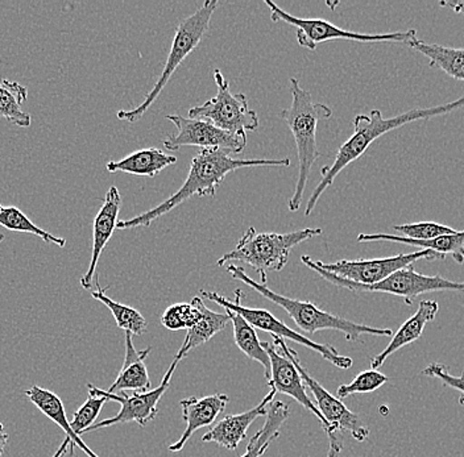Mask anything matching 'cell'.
Masks as SVG:
<instances>
[{
	"instance_id": "35",
	"label": "cell",
	"mask_w": 464,
	"mask_h": 457,
	"mask_svg": "<svg viewBox=\"0 0 464 457\" xmlns=\"http://www.w3.org/2000/svg\"><path fill=\"white\" fill-rule=\"evenodd\" d=\"M422 375L437 378V380H440L445 386L452 387V389L462 393L459 398V404L464 406V373L462 376H454L449 372V368L445 364L431 363L422 370Z\"/></svg>"
},
{
	"instance_id": "6",
	"label": "cell",
	"mask_w": 464,
	"mask_h": 457,
	"mask_svg": "<svg viewBox=\"0 0 464 457\" xmlns=\"http://www.w3.org/2000/svg\"><path fill=\"white\" fill-rule=\"evenodd\" d=\"M218 5H219V3L217 0H206L201 8L179 23L169 54H168L167 61H165L164 69L160 74L158 82L150 89V91H148L143 102L139 104L138 107L133 109L119 111L116 114L119 120L136 123L144 117L145 112L158 100L162 90L168 85L179 65L187 60L188 54L193 53L194 49L202 42L206 32L210 30L211 17L216 13Z\"/></svg>"
},
{
	"instance_id": "13",
	"label": "cell",
	"mask_w": 464,
	"mask_h": 457,
	"mask_svg": "<svg viewBox=\"0 0 464 457\" xmlns=\"http://www.w3.org/2000/svg\"><path fill=\"white\" fill-rule=\"evenodd\" d=\"M168 120L176 126V135L168 136L164 147L170 152H177L184 147H197L202 149H219L223 152L239 155L246 147V135H234L223 131L213 123L201 119L167 115Z\"/></svg>"
},
{
	"instance_id": "22",
	"label": "cell",
	"mask_w": 464,
	"mask_h": 457,
	"mask_svg": "<svg viewBox=\"0 0 464 457\" xmlns=\"http://www.w3.org/2000/svg\"><path fill=\"white\" fill-rule=\"evenodd\" d=\"M359 243L391 242L400 244L411 245L434 252L435 254L445 259L448 254L454 259L457 264H464V231H457L452 235H443L431 240H411L404 236L388 235V233H361Z\"/></svg>"
},
{
	"instance_id": "23",
	"label": "cell",
	"mask_w": 464,
	"mask_h": 457,
	"mask_svg": "<svg viewBox=\"0 0 464 457\" xmlns=\"http://www.w3.org/2000/svg\"><path fill=\"white\" fill-rule=\"evenodd\" d=\"M177 163V158L168 155L159 148H145L136 150L127 157L106 164L107 172L127 173L139 177L153 178L160 175L165 167Z\"/></svg>"
},
{
	"instance_id": "21",
	"label": "cell",
	"mask_w": 464,
	"mask_h": 457,
	"mask_svg": "<svg viewBox=\"0 0 464 457\" xmlns=\"http://www.w3.org/2000/svg\"><path fill=\"white\" fill-rule=\"evenodd\" d=\"M152 348L136 351L133 346L132 335L126 332V356H124L123 366L116 376L114 384L107 390L112 395L124 392V390H132L133 393H145L150 390V378L148 375L145 358L150 356Z\"/></svg>"
},
{
	"instance_id": "15",
	"label": "cell",
	"mask_w": 464,
	"mask_h": 457,
	"mask_svg": "<svg viewBox=\"0 0 464 457\" xmlns=\"http://www.w3.org/2000/svg\"><path fill=\"white\" fill-rule=\"evenodd\" d=\"M266 352L271 360V376L269 380L266 381L268 386L275 393H281V395H288V397L295 399V402L304 406L307 412L314 414L321 422L324 430L329 431V424L324 421L322 414L319 413L317 406L310 401L307 395L306 384L304 383L298 370L293 366L292 361L286 358L285 356L280 354L276 348L275 344H269L268 341H264Z\"/></svg>"
},
{
	"instance_id": "5",
	"label": "cell",
	"mask_w": 464,
	"mask_h": 457,
	"mask_svg": "<svg viewBox=\"0 0 464 457\" xmlns=\"http://www.w3.org/2000/svg\"><path fill=\"white\" fill-rule=\"evenodd\" d=\"M322 233V228L312 227L288 233H257L254 227H249L237 247L218 260V266L243 262L254 268L259 273L260 283L266 285V273L283 271L293 248Z\"/></svg>"
},
{
	"instance_id": "37",
	"label": "cell",
	"mask_w": 464,
	"mask_h": 457,
	"mask_svg": "<svg viewBox=\"0 0 464 457\" xmlns=\"http://www.w3.org/2000/svg\"><path fill=\"white\" fill-rule=\"evenodd\" d=\"M8 439H10V436H8L7 431H5V424L0 422V457H3V453H5Z\"/></svg>"
},
{
	"instance_id": "31",
	"label": "cell",
	"mask_w": 464,
	"mask_h": 457,
	"mask_svg": "<svg viewBox=\"0 0 464 457\" xmlns=\"http://www.w3.org/2000/svg\"><path fill=\"white\" fill-rule=\"evenodd\" d=\"M202 297H194L190 302L174 303L161 315V323L170 331L190 329L201 317Z\"/></svg>"
},
{
	"instance_id": "32",
	"label": "cell",
	"mask_w": 464,
	"mask_h": 457,
	"mask_svg": "<svg viewBox=\"0 0 464 457\" xmlns=\"http://www.w3.org/2000/svg\"><path fill=\"white\" fill-rule=\"evenodd\" d=\"M390 381L388 376L379 370H365L359 373L350 384L341 385L336 390L339 399H344L353 395H365V393H372L380 389L382 385Z\"/></svg>"
},
{
	"instance_id": "11",
	"label": "cell",
	"mask_w": 464,
	"mask_h": 457,
	"mask_svg": "<svg viewBox=\"0 0 464 457\" xmlns=\"http://www.w3.org/2000/svg\"><path fill=\"white\" fill-rule=\"evenodd\" d=\"M272 338L275 339V347L277 348V351L292 361L293 366L295 367V369L298 370L301 377H303L304 383L306 384L307 390H310L313 397H314L319 413L322 414L324 421L329 424V431L326 433L327 436H332L336 433H342V431H348L355 441L361 443L367 441L368 436H370V428L362 424L361 418L356 414L351 412L346 405L342 402V399L327 392L321 384L317 383L307 373V370L301 364L297 352L295 349L289 348L286 346L285 340L280 339V338Z\"/></svg>"
},
{
	"instance_id": "38",
	"label": "cell",
	"mask_w": 464,
	"mask_h": 457,
	"mask_svg": "<svg viewBox=\"0 0 464 457\" xmlns=\"http://www.w3.org/2000/svg\"><path fill=\"white\" fill-rule=\"evenodd\" d=\"M440 5H442V7L452 8L455 13L464 16V3L440 2Z\"/></svg>"
},
{
	"instance_id": "12",
	"label": "cell",
	"mask_w": 464,
	"mask_h": 457,
	"mask_svg": "<svg viewBox=\"0 0 464 457\" xmlns=\"http://www.w3.org/2000/svg\"><path fill=\"white\" fill-rule=\"evenodd\" d=\"M179 358L174 356L173 363L170 364L169 369L162 378L161 384L156 389L148 390L145 393H132L129 395L126 393H112L107 390L100 389L94 385L87 384L89 389V395H102L106 397L109 401L118 402L121 405V412L116 414L112 418L104 419V421L95 422L92 427L87 428L85 433H95V431L102 430V428L115 426V424H140L141 427L147 426L150 422L158 416L159 404L161 398L164 397L165 393L168 392L172 381L174 372H176L177 366H179Z\"/></svg>"
},
{
	"instance_id": "1",
	"label": "cell",
	"mask_w": 464,
	"mask_h": 457,
	"mask_svg": "<svg viewBox=\"0 0 464 457\" xmlns=\"http://www.w3.org/2000/svg\"><path fill=\"white\" fill-rule=\"evenodd\" d=\"M289 158H255V160H242L232 158L230 153L219 149H201L190 161L188 177L179 192L174 193L167 201L155 208L126 219L119 221L116 230H133L139 227H150L153 222L161 216L167 215L174 208L187 202L191 196H216L217 189L225 178L235 170L245 167H289Z\"/></svg>"
},
{
	"instance_id": "17",
	"label": "cell",
	"mask_w": 464,
	"mask_h": 457,
	"mask_svg": "<svg viewBox=\"0 0 464 457\" xmlns=\"http://www.w3.org/2000/svg\"><path fill=\"white\" fill-rule=\"evenodd\" d=\"M230 397L223 393L208 395V397H188L179 402L182 407V418L187 422V428L182 433L181 438L169 445L170 452H181L188 439L199 428L211 426L217 421L220 413L225 412Z\"/></svg>"
},
{
	"instance_id": "9",
	"label": "cell",
	"mask_w": 464,
	"mask_h": 457,
	"mask_svg": "<svg viewBox=\"0 0 464 457\" xmlns=\"http://www.w3.org/2000/svg\"><path fill=\"white\" fill-rule=\"evenodd\" d=\"M199 294L206 298V300L227 309V310L237 312L240 317L245 318L246 322L254 327L255 329L257 328L261 329V331L269 332V334H272V337L280 338L283 340L295 341V343L301 344V346L317 352L318 355H321L324 360L330 361L336 368L346 370L353 366V358L342 356L330 344L317 343V341H313L309 338L304 337V335L293 331L283 320L277 319L272 312L264 310V309H249L243 306V291L239 290V289L235 291L234 300H227V298L216 293V291L202 290Z\"/></svg>"
},
{
	"instance_id": "7",
	"label": "cell",
	"mask_w": 464,
	"mask_h": 457,
	"mask_svg": "<svg viewBox=\"0 0 464 457\" xmlns=\"http://www.w3.org/2000/svg\"><path fill=\"white\" fill-rule=\"evenodd\" d=\"M301 262L307 268L322 277L332 285L338 288L347 289L353 293H384L396 295V297L404 298L408 305H411L417 297L422 294L434 293V291H460L464 293V282L445 279L442 276H426V274L417 273L414 271V265L406 266L394 271L387 279L380 281L375 285H361V283L351 282V281L334 276L332 273L322 271L314 264V260L309 256L301 257Z\"/></svg>"
},
{
	"instance_id": "34",
	"label": "cell",
	"mask_w": 464,
	"mask_h": 457,
	"mask_svg": "<svg viewBox=\"0 0 464 457\" xmlns=\"http://www.w3.org/2000/svg\"><path fill=\"white\" fill-rule=\"evenodd\" d=\"M106 402H109V399L102 397V395H89L85 404L72 415V421L71 422L72 430L78 436L85 433L87 428L92 427L97 422L98 416H100Z\"/></svg>"
},
{
	"instance_id": "19",
	"label": "cell",
	"mask_w": 464,
	"mask_h": 457,
	"mask_svg": "<svg viewBox=\"0 0 464 457\" xmlns=\"http://www.w3.org/2000/svg\"><path fill=\"white\" fill-rule=\"evenodd\" d=\"M24 395L44 415L48 416L51 421H53L54 424L60 426L61 430L66 433V439L63 441V445H61L60 450L57 451L54 457L63 456V452H65L68 445L71 453L74 451V447H78L89 457H100L97 453L92 452L85 443H83L82 439H81V436H78L77 433L72 430L71 422L68 421V416H66L65 407H63V401H61V398L58 397L56 393L51 392V390L45 389V387L34 385L31 389L25 390Z\"/></svg>"
},
{
	"instance_id": "20",
	"label": "cell",
	"mask_w": 464,
	"mask_h": 457,
	"mask_svg": "<svg viewBox=\"0 0 464 457\" xmlns=\"http://www.w3.org/2000/svg\"><path fill=\"white\" fill-rule=\"evenodd\" d=\"M438 311H440V305H438L437 300H420L417 311L402 323L399 331L392 338L387 348L371 360V369H379L394 352L419 340L422 337L425 327L433 322L435 317H437Z\"/></svg>"
},
{
	"instance_id": "25",
	"label": "cell",
	"mask_w": 464,
	"mask_h": 457,
	"mask_svg": "<svg viewBox=\"0 0 464 457\" xmlns=\"http://www.w3.org/2000/svg\"><path fill=\"white\" fill-rule=\"evenodd\" d=\"M414 51L429 60L431 68L440 69L443 73L464 82V49L426 43L416 39L408 44Z\"/></svg>"
},
{
	"instance_id": "30",
	"label": "cell",
	"mask_w": 464,
	"mask_h": 457,
	"mask_svg": "<svg viewBox=\"0 0 464 457\" xmlns=\"http://www.w3.org/2000/svg\"><path fill=\"white\" fill-rule=\"evenodd\" d=\"M0 225L5 230L13 233H29V235L39 236L48 244H54L57 247L63 248L66 245V240L63 237L52 235L48 231L43 230L39 225L34 224L31 219L14 206H3L0 205Z\"/></svg>"
},
{
	"instance_id": "16",
	"label": "cell",
	"mask_w": 464,
	"mask_h": 457,
	"mask_svg": "<svg viewBox=\"0 0 464 457\" xmlns=\"http://www.w3.org/2000/svg\"><path fill=\"white\" fill-rule=\"evenodd\" d=\"M121 208V193H119L118 187L111 186L104 196L103 204L92 222V260H90L89 269L81 279V286L85 290H92V285H94L98 262H100L104 248L114 235Z\"/></svg>"
},
{
	"instance_id": "4",
	"label": "cell",
	"mask_w": 464,
	"mask_h": 457,
	"mask_svg": "<svg viewBox=\"0 0 464 457\" xmlns=\"http://www.w3.org/2000/svg\"><path fill=\"white\" fill-rule=\"evenodd\" d=\"M227 271L232 279L246 283L249 288L263 295L266 300L276 303L284 309L293 322L298 328L303 329L304 334L313 335L324 329H334V331L342 332L348 341H359L364 335H372V337H393V332L390 328H376V327L361 325V323L351 322L342 317L330 314L319 309L314 303L307 300H293L275 293L274 290L263 283L257 282L246 273L242 266L231 264L227 266Z\"/></svg>"
},
{
	"instance_id": "2",
	"label": "cell",
	"mask_w": 464,
	"mask_h": 457,
	"mask_svg": "<svg viewBox=\"0 0 464 457\" xmlns=\"http://www.w3.org/2000/svg\"><path fill=\"white\" fill-rule=\"evenodd\" d=\"M462 107H464V95L452 102L429 107V109H409L404 114L393 118L385 119L379 109H372L368 115H358L353 119V135L343 146L339 148L334 163L322 167L321 182L307 201L304 216L312 215L322 194L332 186L335 178L341 175L342 170L346 169V167L353 164V161L359 160L377 138L387 135L388 132L394 131V129H401L405 124L442 117V115H448Z\"/></svg>"
},
{
	"instance_id": "26",
	"label": "cell",
	"mask_w": 464,
	"mask_h": 457,
	"mask_svg": "<svg viewBox=\"0 0 464 457\" xmlns=\"http://www.w3.org/2000/svg\"><path fill=\"white\" fill-rule=\"evenodd\" d=\"M231 322L227 312L220 314V312L211 311L206 308L205 303L201 306V317L190 329H188L187 338L182 343L181 348L176 354V357L182 360L187 357L188 352L198 348L202 344L208 343L211 338L216 337L218 332L223 331L226 326Z\"/></svg>"
},
{
	"instance_id": "18",
	"label": "cell",
	"mask_w": 464,
	"mask_h": 457,
	"mask_svg": "<svg viewBox=\"0 0 464 457\" xmlns=\"http://www.w3.org/2000/svg\"><path fill=\"white\" fill-rule=\"evenodd\" d=\"M275 395L276 393L271 390L254 409L220 419L202 436V442L216 443L226 450H237L240 443L245 441L249 426L260 416L266 415V410L269 404L274 401Z\"/></svg>"
},
{
	"instance_id": "24",
	"label": "cell",
	"mask_w": 464,
	"mask_h": 457,
	"mask_svg": "<svg viewBox=\"0 0 464 457\" xmlns=\"http://www.w3.org/2000/svg\"><path fill=\"white\" fill-rule=\"evenodd\" d=\"M289 405L285 402L274 401L269 404L268 410H266V424L263 427L249 439L248 445L245 455L240 457H261L268 450L269 445L280 438V430L283 427L284 422L289 418Z\"/></svg>"
},
{
	"instance_id": "27",
	"label": "cell",
	"mask_w": 464,
	"mask_h": 457,
	"mask_svg": "<svg viewBox=\"0 0 464 457\" xmlns=\"http://www.w3.org/2000/svg\"><path fill=\"white\" fill-rule=\"evenodd\" d=\"M228 317H230L232 323V329H234V340L237 344V348L251 358V360L257 361L261 364L264 368V376L266 380H269L271 376V360H269L268 352H266V347H264V341L259 340L257 337L256 329L254 328L245 318L240 317L237 312L227 310Z\"/></svg>"
},
{
	"instance_id": "33",
	"label": "cell",
	"mask_w": 464,
	"mask_h": 457,
	"mask_svg": "<svg viewBox=\"0 0 464 457\" xmlns=\"http://www.w3.org/2000/svg\"><path fill=\"white\" fill-rule=\"evenodd\" d=\"M393 230L401 233L406 239L431 240L443 235H452L457 233L449 225L437 222L409 223V224L393 225Z\"/></svg>"
},
{
	"instance_id": "28",
	"label": "cell",
	"mask_w": 464,
	"mask_h": 457,
	"mask_svg": "<svg viewBox=\"0 0 464 457\" xmlns=\"http://www.w3.org/2000/svg\"><path fill=\"white\" fill-rule=\"evenodd\" d=\"M27 98V88L14 81L3 80L0 83V119H5L22 129H28L32 124V118L22 109V104Z\"/></svg>"
},
{
	"instance_id": "36",
	"label": "cell",
	"mask_w": 464,
	"mask_h": 457,
	"mask_svg": "<svg viewBox=\"0 0 464 457\" xmlns=\"http://www.w3.org/2000/svg\"><path fill=\"white\" fill-rule=\"evenodd\" d=\"M330 441V450L329 453H327V457H338L339 453L343 450V438H342V433L339 435V433H334V435L329 436Z\"/></svg>"
},
{
	"instance_id": "8",
	"label": "cell",
	"mask_w": 464,
	"mask_h": 457,
	"mask_svg": "<svg viewBox=\"0 0 464 457\" xmlns=\"http://www.w3.org/2000/svg\"><path fill=\"white\" fill-rule=\"evenodd\" d=\"M266 7L271 10L272 22H284L292 25L297 30V43L303 48L315 51L317 45L322 43L334 42V40H351L358 43H409L417 39V31H400L390 32V33L382 34H365L359 32L343 30L336 27L333 23L324 19H304L290 15L285 11L281 10L276 3L271 0H266Z\"/></svg>"
},
{
	"instance_id": "10",
	"label": "cell",
	"mask_w": 464,
	"mask_h": 457,
	"mask_svg": "<svg viewBox=\"0 0 464 457\" xmlns=\"http://www.w3.org/2000/svg\"><path fill=\"white\" fill-rule=\"evenodd\" d=\"M217 94L202 106L188 109L190 119H201L213 123L223 131L234 135H246L259 129V117L256 111L249 109L245 94H232L230 83L223 77L219 69L214 71Z\"/></svg>"
},
{
	"instance_id": "14",
	"label": "cell",
	"mask_w": 464,
	"mask_h": 457,
	"mask_svg": "<svg viewBox=\"0 0 464 457\" xmlns=\"http://www.w3.org/2000/svg\"><path fill=\"white\" fill-rule=\"evenodd\" d=\"M435 259H440V257L434 252L420 250L414 253H400L397 256L384 257V259L341 260V262H330V264L314 260V264L322 271L351 281V282L361 283V285H375L380 281L390 277L394 271L413 265L419 260Z\"/></svg>"
},
{
	"instance_id": "3",
	"label": "cell",
	"mask_w": 464,
	"mask_h": 457,
	"mask_svg": "<svg viewBox=\"0 0 464 457\" xmlns=\"http://www.w3.org/2000/svg\"><path fill=\"white\" fill-rule=\"evenodd\" d=\"M292 104L281 111L280 117L285 120L293 138L298 156V177L295 193L288 202L289 211L297 213L303 206L304 190L309 182L313 165L319 157L317 129L319 121L333 117V109L324 103L314 102L312 94L301 88L297 78H290Z\"/></svg>"
},
{
	"instance_id": "29",
	"label": "cell",
	"mask_w": 464,
	"mask_h": 457,
	"mask_svg": "<svg viewBox=\"0 0 464 457\" xmlns=\"http://www.w3.org/2000/svg\"><path fill=\"white\" fill-rule=\"evenodd\" d=\"M97 289L92 291V297L94 300H100L103 303L114 317L116 325L119 328L123 329L124 332L135 335V337H141L147 332L148 323L143 315L130 306L123 305V303L116 302L106 294L107 288L103 289L101 286L100 280L95 281Z\"/></svg>"
}]
</instances>
